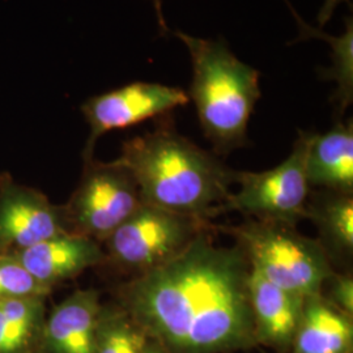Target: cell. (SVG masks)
Returning a JSON list of instances; mask_svg holds the SVG:
<instances>
[{"mask_svg":"<svg viewBox=\"0 0 353 353\" xmlns=\"http://www.w3.org/2000/svg\"><path fill=\"white\" fill-rule=\"evenodd\" d=\"M310 132H300L290 156L274 169L265 172H234L233 181L240 189L230 194L228 210H234L259 221L281 223L296 228L306 217L309 182L306 157Z\"/></svg>","mask_w":353,"mask_h":353,"instance_id":"7","label":"cell"},{"mask_svg":"<svg viewBox=\"0 0 353 353\" xmlns=\"http://www.w3.org/2000/svg\"><path fill=\"white\" fill-rule=\"evenodd\" d=\"M115 163L131 173L144 204L205 221L227 208L234 172L173 123L125 141Z\"/></svg>","mask_w":353,"mask_h":353,"instance_id":"2","label":"cell"},{"mask_svg":"<svg viewBox=\"0 0 353 353\" xmlns=\"http://www.w3.org/2000/svg\"><path fill=\"white\" fill-rule=\"evenodd\" d=\"M290 8L300 26V39L322 38V39H326V42L332 48V54H331L332 67L321 72V75L326 80L336 81V90L334 93V101L341 112L345 110L347 106L351 105L353 99L352 17L345 19L347 28H345V32L343 33V36L334 37V36L326 34L322 29H316V28L303 23V19L293 11V7L290 4Z\"/></svg>","mask_w":353,"mask_h":353,"instance_id":"17","label":"cell"},{"mask_svg":"<svg viewBox=\"0 0 353 353\" xmlns=\"http://www.w3.org/2000/svg\"><path fill=\"white\" fill-rule=\"evenodd\" d=\"M327 296L322 294L327 301L347 316H353V279L351 274H335L326 280Z\"/></svg>","mask_w":353,"mask_h":353,"instance_id":"20","label":"cell"},{"mask_svg":"<svg viewBox=\"0 0 353 353\" xmlns=\"http://www.w3.org/2000/svg\"><path fill=\"white\" fill-rule=\"evenodd\" d=\"M14 256L39 284L49 290L105 259L99 242L70 232L42 241Z\"/></svg>","mask_w":353,"mask_h":353,"instance_id":"12","label":"cell"},{"mask_svg":"<svg viewBox=\"0 0 353 353\" xmlns=\"http://www.w3.org/2000/svg\"><path fill=\"white\" fill-rule=\"evenodd\" d=\"M143 205L131 173L115 161L88 160L84 176L63 208L67 232L105 242Z\"/></svg>","mask_w":353,"mask_h":353,"instance_id":"6","label":"cell"},{"mask_svg":"<svg viewBox=\"0 0 353 353\" xmlns=\"http://www.w3.org/2000/svg\"><path fill=\"white\" fill-rule=\"evenodd\" d=\"M189 49L192 80L189 97L195 103L205 137L216 151L227 153L246 141V131L261 99V72L212 41L174 32Z\"/></svg>","mask_w":353,"mask_h":353,"instance_id":"3","label":"cell"},{"mask_svg":"<svg viewBox=\"0 0 353 353\" xmlns=\"http://www.w3.org/2000/svg\"><path fill=\"white\" fill-rule=\"evenodd\" d=\"M141 353H169L164 347H161L159 343L156 341H147V344L144 345L143 348V352Z\"/></svg>","mask_w":353,"mask_h":353,"instance_id":"23","label":"cell"},{"mask_svg":"<svg viewBox=\"0 0 353 353\" xmlns=\"http://www.w3.org/2000/svg\"><path fill=\"white\" fill-rule=\"evenodd\" d=\"M353 316L321 293L305 297L303 316L290 353H352Z\"/></svg>","mask_w":353,"mask_h":353,"instance_id":"14","label":"cell"},{"mask_svg":"<svg viewBox=\"0 0 353 353\" xmlns=\"http://www.w3.org/2000/svg\"><path fill=\"white\" fill-rule=\"evenodd\" d=\"M152 3H153V7H154V10H156V12H157V19H159V24H160V28H161V33L164 34V33H166L169 29H168L166 23H165L164 14H163V6H161V0H152Z\"/></svg>","mask_w":353,"mask_h":353,"instance_id":"22","label":"cell"},{"mask_svg":"<svg viewBox=\"0 0 353 353\" xmlns=\"http://www.w3.org/2000/svg\"><path fill=\"white\" fill-rule=\"evenodd\" d=\"M46 297L0 301V353H39Z\"/></svg>","mask_w":353,"mask_h":353,"instance_id":"15","label":"cell"},{"mask_svg":"<svg viewBox=\"0 0 353 353\" xmlns=\"http://www.w3.org/2000/svg\"><path fill=\"white\" fill-rule=\"evenodd\" d=\"M50 292L29 274L14 255H0V301L48 297Z\"/></svg>","mask_w":353,"mask_h":353,"instance_id":"19","label":"cell"},{"mask_svg":"<svg viewBox=\"0 0 353 353\" xmlns=\"http://www.w3.org/2000/svg\"><path fill=\"white\" fill-rule=\"evenodd\" d=\"M101 309L97 290H76L46 316L39 353L94 352Z\"/></svg>","mask_w":353,"mask_h":353,"instance_id":"11","label":"cell"},{"mask_svg":"<svg viewBox=\"0 0 353 353\" xmlns=\"http://www.w3.org/2000/svg\"><path fill=\"white\" fill-rule=\"evenodd\" d=\"M248 287L256 344L276 353H290L305 297L270 283L254 270H250Z\"/></svg>","mask_w":353,"mask_h":353,"instance_id":"10","label":"cell"},{"mask_svg":"<svg viewBox=\"0 0 353 353\" xmlns=\"http://www.w3.org/2000/svg\"><path fill=\"white\" fill-rule=\"evenodd\" d=\"M341 3H350V0H325L321 11L318 13V24H319L321 28L326 26L328 21L331 20V17H332V14L335 12L336 7Z\"/></svg>","mask_w":353,"mask_h":353,"instance_id":"21","label":"cell"},{"mask_svg":"<svg viewBox=\"0 0 353 353\" xmlns=\"http://www.w3.org/2000/svg\"><path fill=\"white\" fill-rule=\"evenodd\" d=\"M309 186L352 195L353 126L338 122L326 134H313L306 157Z\"/></svg>","mask_w":353,"mask_h":353,"instance_id":"13","label":"cell"},{"mask_svg":"<svg viewBox=\"0 0 353 353\" xmlns=\"http://www.w3.org/2000/svg\"><path fill=\"white\" fill-rule=\"evenodd\" d=\"M250 267L283 290L309 297L319 294L334 270L321 242L294 227L272 221H250L228 228Z\"/></svg>","mask_w":353,"mask_h":353,"instance_id":"4","label":"cell"},{"mask_svg":"<svg viewBox=\"0 0 353 353\" xmlns=\"http://www.w3.org/2000/svg\"><path fill=\"white\" fill-rule=\"evenodd\" d=\"M205 230V220L143 203L105 243L114 265L137 278L172 262Z\"/></svg>","mask_w":353,"mask_h":353,"instance_id":"5","label":"cell"},{"mask_svg":"<svg viewBox=\"0 0 353 353\" xmlns=\"http://www.w3.org/2000/svg\"><path fill=\"white\" fill-rule=\"evenodd\" d=\"M67 232L63 208L37 190L0 181V255H16Z\"/></svg>","mask_w":353,"mask_h":353,"instance_id":"9","label":"cell"},{"mask_svg":"<svg viewBox=\"0 0 353 353\" xmlns=\"http://www.w3.org/2000/svg\"><path fill=\"white\" fill-rule=\"evenodd\" d=\"M306 217L313 220L322 237V246L334 255H352V195L335 194L306 205Z\"/></svg>","mask_w":353,"mask_h":353,"instance_id":"16","label":"cell"},{"mask_svg":"<svg viewBox=\"0 0 353 353\" xmlns=\"http://www.w3.org/2000/svg\"><path fill=\"white\" fill-rule=\"evenodd\" d=\"M188 102L189 96L183 89L147 81H134L90 97L81 106L90 127L84 151L85 161L92 160L94 144L103 134L166 115L178 106L188 105Z\"/></svg>","mask_w":353,"mask_h":353,"instance_id":"8","label":"cell"},{"mask_svg":"<svg viewBox=\"0 0 353 353\" xmlns=\"http://www.w3.org/2000/svg\"><path fill=\"white\" fill-rule=\"evenodd\" d=\"M250 263L240 248L216 246L205 230L168 265L121 287L118 300L169 353H232L256 344Z\"/></svg>","mask_w":353,"mask_h":353,"instance_id":"1","label":"cell"},{"mask_svg":"<svg viewBox=\"0 0 353 353\" xmlns=\"http://www.w3.org/2000/svg\"><path fill=\"white\" fill-rule=\"evenodd\" d=\"M150 338L121 305L103 306L93 353H141Z\"/></svg>","mask_w":353,"mask_h":353,"instance_id":"18","label":"cell"}]
</instances>
